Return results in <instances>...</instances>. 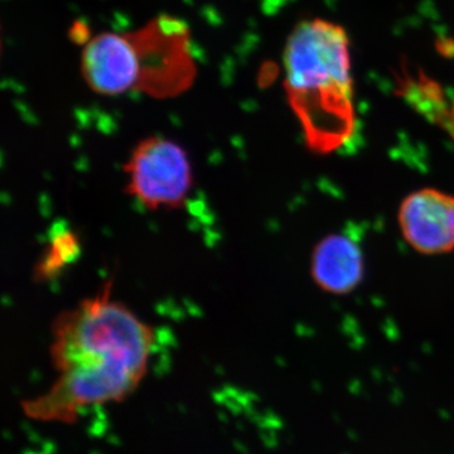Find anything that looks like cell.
Returning <instances> with one entry per match:
<instances>
[{"label": "cell", "mask_w": 454, "mask_h": 454, "mask_svg": "<svg viewBox=\"0 0 454 454\" xmlns=\"http://www.w3.org/2000/svg\"><path fill=\"white\" fill-rule=\"evenodd\" d=\"M55 384L26 403L35 419L71 422L86 406L121 402L148 369L154 331L133 310L103 292L66 309L51 325Z\"/></svg>", "instance_id": "6da1fadb"}, {"label": "cell", "mask_w": 454, "mask_h": 454, "mask_svg": "<svg viewBox=\"0 0 454 454\" xmlns=\"http://www.w3.org/2000/svg\"><path fill=\"white\" fill-rule=\"evenodd\" d=\"M348 46L342 27L313 20L298 23L284 49V89L317 151L340 148L356 131Z\"/></svg>", "instance_id": "7a4b0ae2"}, {"label": "cell", "mask_w": 454, "mask_h": 454, "mask_svg": "<svg viewBox=\"0 0 454 454\" xmlns=\"http://www.w3.org/2000/svg\"><path fill=\"white\" fill-rule=\"evenodd\" d=\"M129 33L136 59V91L155 100L181 97L197 77L192 33L181 18L163 13Z\"/></svg>", "instance_id": "3957f363"}, {"label": "cell", "mask_w": 454, "mask_h": 454, "mask_svg": "<svg viewBox=\"0 0 454 454\" xmlns=\"http://www.w3.org/2000/svg\"><path fill=\"white\" fill-rule=\"evenodd\" d=\"M125 193L148 210H177L193 187L186 149L175 140L151 136L140 140L125 162Z\"/></svg>", "instance_id": "277c9868"}, {"label": "cell", "mask_w": 454, "mask_h": 454, "mask_svg": "<svg viewBox=\"0 0 454 454\" xmlns=\"http://www.w3.org/2000/svg\"><path fill=\"white\" fill-rule=\"evenodd\" d=\"M399 225L406 243L417 252H452L454 197L430 188L411 193L400 206Z\"/></svg>", "instance_id": "5b68a950"}, {"label": "cell", "mask_w": 454, "mask_h": 454, "mask_svg": "<svg viewBox=\"0 0 454 454\" xmlns=\"http://www.w3.org/2000/svg\"><path fill=\"white\" fill-rule=\"evenodd\" d=\"M83 82L103 97L136 91L137 71L133 43L128 32H101L83 44Z\"/></svg>", "instance_id": "8992f818"}, {"label": "cell", "mask_w": 454, "mask_h": 454, "mask_svg": "<svg viewBox=\"0 0 454 454\" xmlns=\"http://www.w3.org/2000/svg\"><path fill=\"white\" fill-rule=\"evenodd\" d=\"M312 276L325 292L346 294L354 291L364 278L363 250L348 235H328L313 253Z\"/></svg>", "instance_id": "52a82bcc"}, {"label": "cell", "mask_w": 454, "mask_h": 454, "mask_svg": "<svg viewBox=\"0 0 454 454\" xmlns=\"http://www.w3.org/2000/svg\"><path fill=\"white\" fill-rule=\"evenodd\" d=\"M82 253V245L74 232L64 225H57L51 232L49 245L41 255L35 267V276L38 279H53Z\"/></svg>", "instance_id": "ba28073f"}, {"label": "cell", "mask_w": 454, "mask_h": 454, "mask_svg": "<svg viewBox=\"0 0 454 454\" xmlns=\"http://www.w3.org/2000/svg\"><path fill=\"white\" fill-rule=\"evenodd\" d=\"M438 52L442 53L447 59H453L454 57V40L452 38L442 37L438 38L435 43Z\"/></svg>", "instance_id": "9c48e42d"}]
</instances>
